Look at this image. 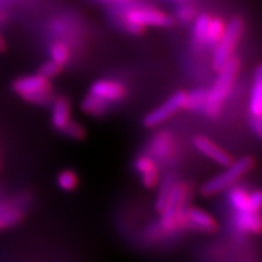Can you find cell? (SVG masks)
Returning <instances> with one entry per match:
<instances>
[{
  "mask_svg": "<svg viewBox=\"0 0 262 262\" xmlns=\"http://www.w3.org/2000/svg\"><path fill=\"white\" fill-rule=\"evenodd\" d=\"M241 70V62L237 57L232 56L225 66L219 70V75L214 85L206 94V102L204 106L205 113L210 118H215L221 112L224 103L231 94L234 81Z\"/></svg>",
  "mask_w": 262,
  "mask_h": 262,
  "instance_id": "cell-1",
  "label": "cell"
},
{
  "mask_svg": "<svg viewBox=\"0 0 262 262\" xmlns=\"http://www.w3.org/2000/svg\"><path fill=\"white\" fill-rule=\"evenodd\" d=\"M255 165V159L253 157L247 156L243 158L233 160L226 170L219 173L215 178L208 180L201 187V194L204 196H212L219 194L224 189L231 187L239 179H242L245 173L250 171Z\"/></svg>",
  "mask_w": 262,
  "mask_h": 262,
  "instance_id": "cell-2",
  "label": "cell"
},
{
  "mask_svg": "<svg viewBox=\"0 0 262 262\" xmlns=\"http://www.w3.org/2000/svg\"><path fill=\"white\" fill-rule=\"evenodd\" d=\"M122 11L118 15L120 22H127L141 27L168 28L173 25V18L162 10L150 6H118Z\"/></svg>",
  "mask_w": 262,
  "mask_h": 262,
  "instance_id": "cell-3",
  "label": "cell"
},
{
  "mask_svg": "<svg viewBox=\"0 0 262 262\" xmlns=\"http://www.w3.org/2000/svg\"><path fill=\"white\" fill-rule=\"evenodd\" d=\"M50 79L39 73L26 75L16 79L12 90L29 103L45 106L52 101V89Z\"/></svg>",
  "mask_w": 262,
  "mask_h": 262,
  "instance_id": "cell-4",
  "label": "cell"
},
{
  "mask_svg": "<svg viewBox=\"0 0 262 262\" xmlns=\"http://www.w3.org/2000/svg\"><path fill=\"white\" fill-rule=\"evenodd\" d=\"M189 196V189L186 183L176 181L173 186L171 195L166 205L165 210L162 214L160 225L164 231L175 232L182 228V212L187 205V198Z\"/></svg>",
  "mask_w": 262,
  "mask_h": 262,
  "instance_id": "cell-5",
  "label": "cell"
},
{
  "mask_svg": "<svg viewBox=\"0 0 262 262\" xmlns=\"http://www.w3.org/2000/svg\"><path fill=\"white\" fill-rule=\"evenodd\" d=\"M244 31V19L239 16H235L226 25V29L217 47L214 49V58H212V67L219 71L222 66L226 64L229 58L233 56V52L237 48L242 34Z\"/></svg>",
  "mask_w": 262,
  "mask_h": 262,
  "instance_id": "cell-6",
  "label": "cell"
},
{
  "mask_svg": "<svg viewBox=\"0 0 262 262\" xmlns=\"http://www.w3.org/2000/svg\"><path fill=\"white\" fill-rule=\"evenodd\" d=\"M186 94L187 93L182 90L172 94L165 102H163L160 106L146 114V117L143 118V125L147 127H156L165 122V120H168L172 114L179 112L180 110H183Z\"/></svg>",
  "mask_w": 262,
  "mask_h": 262,
  "instance_id": "cell-7",
  "label": "cell"
},
{
  "mask_svg": "<svg viewBox=\"0 0 262 262\" xmlns=\"http://www.w3.org/2000/svg\"><path fill=\"white\" fill-rule=\"evenodd\" d=\"M181 221L182 228H194L206 233H212L217 229V221L208 211L196 206H186L182 212Z\"/></svg>",
  "mask_w": 262,
  "mask_h": 262,
  "instance_id": "cell-8",
  "label": "cell"
},
{
  "mask_svg": "<svg viewBox=\"0 0 262 262\" xmlns=\"http://www.w3.org/2000/svg\"><path fill=\"white\" fill-rule=\"evenodd\" d=\"M89 93L102 98L108 103H114L124 100L127 94V90L125 85L120 83V81L100 79L91 84Z\"/></svg>",
  "mask_w": 262,
  "mask_h": 262,
  "instance_id": "cell-9",
  "label": "cell"
},
{
  "mask_svg": "<svg viewBox=\"0 0 262 262\" xmlns=\"http://www.w3.org/2000/svg\"><path fill=\"white\" fill-rule=\"evenodd\" d=\"M193 145H194L195 148L198 149L202 155L208 157L209 159L214 160V162L217 163L219 165L227 166L233 162V157L229 155L227 150L221 148L217 143H215L214 141L208 139L206 136L199 135L194 137Z\"/></svg>",
  "mask_w": 262,
  "mask_h": 262,
  "instance_id": "cell-10",
  "label": "cell"
},
{
  "mask_svg": "<svg viewBox=\"0 0 262 262\" xmlns=\"http://www.w3.org/2000/svg\"><path fill=\"white\" fill-rule=\"evenodd\" d=\"M249 111L251 117L262 116V68L257 64L255 68L253 84H251L250 96H249Z\"/></svg>",
  "mask_w": 262,
  "mask_h": 262,
  "instance_id": "cell-11",
  "label": "cell"
},
{
  "mask_svg": "<svg viewBox=\"0 0 262 262\" xmlns=\"http://www.w3.org/2000/svg\"><path fill=\"white\" fill-rule=\"evenodd\" d=\"M71 103L66 97H57L52 102L51 123L52 126L58 131H62L64 126L71 122Z\"/></svg>",
  "mask_w": 262,
  "mask_h": 262,
  "instance_id": "cell-12",
  "label": "cell"
},
{
  "mask_svg": "<svg viewBox=\"0 0 262 262\" xmlns=\"http://www.w3.org/2000/svg\"><path fill=\"white\" fill-rule=\"evenodd\" d=\"M235 226L245 233L258 234L261 232L260 212L254 211H237Z\"/></svg>",
  "mask_w": 262,
  "mask_h": 262,
  "instance_id": "cell-13",
  "label": "cell"
},
{
  "mask_svg": "<svg viewBox=\"0 0 262 262\" xmlns=\"http://www.w3.org/2000/svg\"><path fill=\"white\" fill-rule=\"evenodd\" d=\"M226 22L222 19L220 16H214L210 17L209 21L208 29H206V35H205V44L204 47L214 50L217 47L219 41L221 40L222 35H224L225 29H226Z\"/></svg>",
  "mask_w": 262,
  "mask_h": 262,
  "instance_id": "cell-14",
  "label": "cell"
},
{
  "mask_svg": "<svg viewBox=\"0 0 262 262\" xmlns=\"http://www.w3.org/2000/svg\"><path fill=\"white\" fill-rule=\"evenodd\" d=\"M111 103L106 102L102 98L95 96L93 94H88L83 100H81L80 108L85 114H89L93 117H102L110 110Z\"/></svg>",
  "mask_w": 262,
  "mask_h": 262,
  "instance_id": "cell-15",
  "label": "cell"
},
{
  "mask_svg": "<svg viewBox=\"0 0 262 262\" xmlns=\"http://www.w3.org/2000/svg\"><path fill=\"white\" fill-rule=\"evenodd\" d=\"M175 183H176V179L172 173L166 175L165 178L163 179V181L160 182L158 194H157V198H156V210L158 211L159 214H162V212L165 210Z\"/></svg>",
  "mask_w": 262,
  "mask_h": 262,
  "instance_id": "cell-16",
  "label": "cell"
},
{
  "mask_svg": "<svg viewBox=\"0 0 262 262\" xmlns=\"http://www.w3.org/2000/svg\"><path fill=\"white\" fill-rule=\"evenodd\" d=\"M24 217V211L19 208L10 205L9 203H0V231L11 227Z\"/></svg>",
  "mask_w": 262,
  "mask_h": 262,
  "instance_id": "cell-17",
  "label": "cell"
},
{
  "mask_svg": "<svg viewBox=\"0 0 262 262\" xmlns=\"http://www.w3.org/2000/svg\"><path fill=\"white\" fill-rule=\"evenodd\" d=\"M210 15L201 14L195 16L193 19V27H192V39L195 47L202 48L205 44V35L206 29H208L209 21H210Z\"/></svg>",
  "mask_w": 262,
  "mask_h": 262,
  "instance_id": "cell-18",
  "label": "cell"
},
{
  "mask_svg": "<svg viewBox=\"0 0 262 262\" xmlns=\"http://www.w3.org/2000/svg\"><path fill=\"white\" fill-rule=\"evenodd\" d=\"M49 54H50L52 61L63 67L71 58V49L64 41L56 40L50 45Z\"/></svg>",
  "mask_w": 262,
  "mask_h": 262,
  "instance_id": "cell-19",
  "label": "cell"
},
{
  "mask_svg": "<svg viewBox=\"0 0 262 262\" xmlns=\"http://www.w3.org/2000/svg\"><path fill=\"white\" fill-rule=\"evenodd\" d=\"M249 193L245 188L233 187L229 192V202L235 211H250L249 210Z\"/></svg>",
  "mask_w": 262,
  "mask_h": 262,
  "instance_id": "cell-20",
  "label": "cell"
},
{
  "mask_svg": "<svg viewBox=\"0 0 262 262\" xmlns=\"http://www.w3.org/2000/svg\"><path fill=\"white\" fill-rule=\"evenodd\" d=\"M206 94H208V91L204 89H195L191 91V93H187L186 94L185 107L183 108L189 111L204 110L206 102Z\"/></svg>",
  "mask_w": 262,
  "mask_h": 262,
  "instance_id": "cell-21",
  "label": "cell"
},
{
  "mask_svg": "<svg viewBox=\"0 0 262 262\" xmlns=\"http://www.w3.org/2000/svg\"><path fill=\"white\" fill-rule=\"evenodd\" d=\"M172 140L168 133H162L159 135H157L153 140V146L152 150L155 155H157L159 158H165L168 157L170 153V149H171Z\"/></svg>",
  "mask_w": 262,
  "mask_h": 262,
  "instance_id": "cell-22",
  "label": "cell"
},
{
  "mask_svg": "<svg viewBox=\"0 0 262 262\" xmlns=\"http://www.w3.org/2000/svg\"><path fill=\"white\" fill-rule=\"evenodd\" d=\"M78 183H79V179L78 175L73 170L66 169L57 175V185L61 189H63L66 192L74 191L78 187Z\"/></svg>",
  "mask_w": 262,
  "mask_h": 262,
  "instance_id": "cell-23",
  "label": "cell"
},
{
  "mask_svg": "<svg viewBox=\"0 0 262 262\" xmlns=\"http://www.w3.org/2000/svg\"><path fill=\"white\" fill-rule=\"evenodd\" d=\"M196 16V10L193 5L186 4L185 2L181 3V5L179 6L176 10V18L179 19L182 24H189Z\"/></svg>",
  "mask_w": 262,
  "mask_h": 262,
  "instance_id": "cell-24",
  "label": "cell"
},
{
  "mask_svg": "<svg viewBox=\"0 0 262 262\" xmlns=\"http://www.w3.org/2000/svg\"><path fill=\"white\" fill-rule=\"evenodd\" d=\"M62 68H63L62 66L50 60V61H47V62H44L42 64H40V67H39V70H38V73L42 75L44 78H47V79H51V78L57 77V75L61 73Z\"/></svg>",
  "mask_w": 262,
  "mask_h": 262,
  "instance_id": "cell-25",
  "label": "cell"
},
{
  "mask_svg": "<svg viewBox=\"0 0 262 262\" xmlns=\"http://www.w3.org/2000/svg\"><path fill=\"white\" fill-rule=\"evenodd\" d=\"M62 133L72 140H83L85 135H86L84 126L79 123L73 122V120H71V122L64 126Z\"/></svg>",
  "mask_w": 262,
  "mask_h": 262,
  "instance_id": "cell-26",
  "label": "cell"
},
{
  "mask_svg": "<svg viewBox=\"0 0 262 262\" xmlns=\"http://www.w3.org/2000/svg\"><path fill=\"white\" fill-rule=\"evenodd\" d=\"M135 168L140 175H143V173H147L152 171V170L158 169V166H157L156 162L153 160V158H150L149 156H141L136 159Z\"/></svg>",
  "mask_w": 262,
  "mask_h": 262,
  "instance_id": "cell-27",
  "label": "cell"
},
{
  "mask_svg": "<svg viewBox=\"0 0 262 262\" xmlns=\"http://www.w3.org/2000/svg\"><path fill=\"white\" fill-rule=\"evenodd\" d=\"M143 186L146 188H156L159 185V170H152V171L141 175Z\"/></svg>",
  "mask_w": 262,
  "mask_h": 262,
  "instance_id": "cell-28",
  "label": "cell"
},
{
  "mask_svg": "<svg viewBox=\"0 0 262 262\" xmlns=\"http://www.w3.org/2000/svg\"><path fill=\"white\" fill-rule=\"evenodd\" d=\"M262 203V195L260 191H254L249 194V210L260 212Z\"/></svg>",
  "mask_w": 262,
  "mask_h": 262,
  "instance_id": "cell-29",
  "label": "cell"
},
{
  "mask_svg": "<svg viewBox=\"0 0 262 262\" xmlns=\"http://www.w3.org/2000/svg\"><path fill=\"white\" fill-rule=\"evenodd\" d=\"M251 126L258 137L262 135V117H251Z\"/></svg>",
  "mask_w": 262,
  "mask_h": 262,
  "instance_id": "cell-30",
  "label": "cell"
},
{
  "mask_svg": "<svg viewBox=\"0 0 262 262\" xmlns=\"http://www.w3.org/2000/svg\"><path fill=\"white\" fill-rule=\"evenodd\" d=\"M110 2H112L113 4L117 6H125V5H129L133 0H110Z\"/></svg>",
  "mask_w": 262,
  "mask_h": 262,
  "instance_id": "cell-31",
  "label": "cell"
},
{
  "mask_svg": "<svg viewBox=\"0 0 262 262\" xmlns=\"http://www.w3.org/2000/svg\"><path fill=\"white\" fill-rule=\"evenodd\" d=\"M6 50V41L4 37H3V34L0 33V52L5 51Z\"/></svg>",
  "mask_w": 262,
  "mask_h": 262,
  "instance_id": "cell-32",
  "label": "cell"
},
{
  "mask_svg": "<svg viewBox=\"0 0 262 262\" xmlns=\"http://www.w3.org/2000/svg\"><path fill=\"white\" fill-rule=\"evenodd\" d=\"M173 2H176V3H183V2H186V0H173Z\"/></svg>",
  "mask_w": 262,
  "mask_h": 262,
  "instance_id": "cell-33",
  "label": "cell"
},
{
  "mask_svg": "<svg viewBox=\"0 0 262 262\" xmlns=\"http://www.w3.org/2000/svg\"><path fill=\"white\" fill-rule=\"evenodd\" d=\"M101 2H110V0H101Z\"/></svg>",
  "mask_w": 262,
  "mask_h": 262,
  "instance_id": "cell-34",
  "label": "cell"
}]
</instances>
